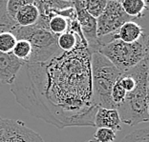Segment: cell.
Instances as JSON below:
<instances>
[{"label":"cell","mask_w":149,"mask_h":142,"mask_svg":"<svg viewBox=\"0 0 149 142\" xmlns=\"http://www.w3.org/2000/svg\"><path fill=\"white\" fill-rule=\"evenodd\" d=\"M136 20L137 19H134L125 22L116 33H113L114 36L126 43L138 41L143 35L148 33V31L146 27L139 24L138 22H136Z\"/></svg>","instance_id":"8fae6325"},{"label":"cell","mask_w":149,"mask_h":142,"mask_svg":"<svg viewBox=\"0 0 149 142\" xmlns=\"http://www.w3.org/2000/svg\"><path fill=\"white\" fill-rule=\"evenodd\" d=\"M16 39H24L32 45V55L28 63L45 62L57 53L62 52L57 46V35L50 32L49 29L37 24L21 27L16 24L10 30Z\"/></svg>","instance_id":"5b68a950"},{"label":"cell","mask_w":149,"mask_h":142,"mask_svg":"<svg viewBox=\"0 0 149 142\" xmlns=\"http://www.w3.org/2000/svg\"><path fill=\"white\" fill-rule=\"evenodd\" d=\"M48 27L51 33L54 35H59L68 31L69 20L62 17L60 15H57L56 13L51 12L48 16Z\"/></svg>","instance_id":"9a60e30c"},{"label":"cell","mask_w":149,"mask_h":142,"mask_svg":"<svg viewBox=\"0 0 149 142\" xmlns=\"http://www.w3.org/2000/svg\"><path fill=\"white\" fill-rule=\"evenodd\" d=\"M51 12L62 16V17L68 19L69 21L77 20V12H76V10L74 8V6H71L69 8L62 9V10H56V11H52Z\"/></svg>","instance_id":"d4e9b609"},{"label":"cell","mask_w":149,"mask_h":142,"mask_svg":"<svg viewBox=\"0 0 149 142\" xmlns=\"http://www.w3.org/2000/svg\"><path fill=\"white\" fill-rule=\"evenodd\" d=\"M123 11L120 1L107 0L103 12L97 18V35L101 39L116 33L125 22L134 20Z\"/></svg>","instance_id":"8992f818"},{"label":"cell","mask_w":149,"mask_h":142,"mask_svg":"<svg viewBox=\"0 0 149 142\" xmlns=\"http://www.w3.org/2000/svg\"><path fill=\"white\" fill-rule=\"evenodd\" d=\"M120 142H149V130L147 127L137 129L127 136H125Z\"/></svg>","instance_id":"ffe728a7"},{"label":"cell","mask_w":149,"mask_h":142,"mask_svg":"<svg viewBox=\"0 0 149 142\" xmlns=\"http://www.w3.org/2000/svg\"><path fill=\"white\" fill-rule=\"evenodd\" d=\"M85 142H97V141H96V140H88V141H85Z\"/></svg>","instance_id":"4316f807"},{"label":"cell","mask_w":149,"mask_h":142,"mask_svg":"<svg viewBox=\"0 0 149 142\" xmlns=\"http://www.w3.org/2000/svg\"><path fill=\"white\" fill-rule=\"evenodd\" d=\"M39 18L38 10L33 4L25 5L20 8L15 16V21L18 26L28 27L33 26Z\"/></svg>","instance_id":"7c38bea8"},{"label":"cell","mask_w":149,"mask_h":142,"mask_svg":"<svg viewBox=\"0 0 149 142\" xmlns=\"http://www.w3.org/2000/svg\"><path fill=\"white\" fill-rule=\"evenodd\" d=\"M92 52L79 39L71 52H60L45 62L24 63L11 92L33 116L59 129L94 127L97 107L93 102Z\"/></svg>","instance_id":"6da1fadb"},{"label":"cell","mask_w":149,"mask_h":142,"mask_svg":"<svg viewBox=\"0 0 149 142\" xmlns=\"http://www.w3.org/2000/svg\"><path fill=\"white\" fill-rule=\"evenodd\" d=\"M116 138V132L108 128H97L94 134V140L97 142H114Z\"/></svg>","instance_id":"603a6c76"},{"label":"cell","mask_w":149,"mask_h":142,"mask_svg":"<svg viewBox=\"0 0 149 142\" xmlns=\"http://www.w3.org/2000/svg\"><path fill=\"white\" fill-rule=\"evenodd\" d=\"M81 1H84V0H81Z\"/></svg>","instance_id":"f546056e"},{"label":"cell","mask_w":149,"mask_h":142,"mask_svg":"<svg viewBox=\"0 0 149 142\" xmlns=\"http://www.w3.org/2000/svg\"><path fill=\"white\" fill-rule=\"evenodd\" d=\"M73 6L77 12V21L80 26L84 38L88 43V47L92 53L97 52L100 45L97 35V19L86 12L83 1L81 0H74Z\"/></svg>","instance_id":"ba28073f"},{"label":"cell","mask_w":149,"mask_h":142,"mask_svg":"<svg viewBox=\"0 0 149 142\" xmlns=\"http://www.w3.org/2000/svg\"><path fill=\"white\" fill-rule=\"evenodd\" d=\"M121 120L116 109H106L99 107L94 116V127L108 128L115 132L121 131Z\"/></svg>","instance_id":"30bf717a"},{"label":"cell","mask_w":149,"mask_h":142,"mask_svg":"<svg viewBox=\"0 0 149 142\" xmlns=\"http://www.w3.org/2000/svg\"><path fill=\"white\" fill-rule=\"evenodd\" d=\"M125 96H126V92H125L123 89V87L120 85L118 81H117V82L114 84V86L112 88V91H111V99L117 108L124 101Z\"/></svg>","instance_id":"cb8c5ba5"},{"label":"cell","mask_w":149,"mask_h":142,"mask_svg":"<svg viewBox=\"0 0 149 142\" xmlns=\"http://www.w3.org/2000/svg\"><path fill=\"white\" fill-rule=\"evenodd\" d=\"M106 42L100 41L97 52L103 55L121 73L134 68L149 55L148 33L133 43H126L114 36Z\"/></svg>","instance_id":"3957f363"},{"label":"cell","mask_w":149,"mask_h":142,"mask_svg":"<svg viewBox=\"0 0 149 142\" xmlns=\"http://www.w3.org/2000/svg\"><path fill=\"white\" fill-rule=\"evenodd\" d=\"M16 41L17 39L12 32L0 29V52L5 53H12Z\"/></svg>","instance_id":"ac0fdd59"},{"label":"cell","mask_w":149,"mask_h":142,"mask_svg":"<svg viewBox=\"0 0 149 142\" xmlns=\"http://www.w3.org/2000/svg\"><path fill=\"white\" fill-rule=\"evenodd\" d=\"M106 4L107 0H84L83 1L84 9L96 19L103 12Z\"/></svg>","instance_id":"d6986e66"},{"label":"cell","mask_w":149,"mask_h":142,"mask_svg":"<svg viewBox=\"0 0 149 142\" xmlns=\"http://www.w3.org/2000/svg\"><path fill=\"white\" fill-rule=\"evenodd\" d=\"M91 73L94 104L97 108L117 110L111 99V91L123 73L97 51L91 55Z\"/></svg>","instance_id":"277c9868"},{"label":"cell","mask_w":149,"mask_h":142,"mask_svg":"<svg viewBox=\"0 0 149 142\" xmlns=\"http://www.w3.org/2000/svg\"><path fill=\"white\" fill-rule=\"evenodd\" d=\"M112 1H120V2L121 0H112Z\"/></svg>","instance_id":"83f0119b"},{"label":"cell","mask_w":149,"mask_h":142,"mask_svg":"<svg viewBox=\"0 0 149 142\" xmlns=\"http://www.w3.org/2000/svg\"><path fill=\"white\" fill-rule=\"evenodd\" d=\"M148 60L149 57L128 70L136 78L137 86L133 91L126 93L124 101L117 108L121 123L129 126H135L149 120Z\"/></svg>","instance_id":"7a4b0ae2"},{"label":"cell","mask_w":149,"mask_h":142,"mask_svg":"<svg viewBox=\"0 0 149 142\" xmlns=\"http://www.w3.org/2000/svg\"><path fill=\"white\" fill-rule=\"evenodd\" d=\"M79 38L80 37L77 36L76 33L67 31L66 33L57 35V46L62 52H71L77 47Z\"/></svg>","instance_id":"2e32d148"},{"label":"cell","mask_w":149,"mask_h":142,"mask_svg":"<svg viewBox=\"0 0 149 142\" xmlns=\"http://www.w3.org/2000/svg\"><path fill=\"white\" fill-rule=\"evenodd\" d=\"M32 52V45L29 41L24 39H18L13 47L12 53L15 57H17L19 60H21L24 63H28L31 58Z\"/></svg>","instance_id":"e0dca14e"},{"label":"cell","mask_w":149,"mask_h":142,"mask_svg":"<svg viewBox=\"0 0 149 142\" xmlns=\"http://www.w3.org/2000/svg\"><path fill=\"white\" fill-rule=\"evenodd\" d=\"M62 1H66V2H74V0H62Z\"/></svg>","instance_id":"484cf974"},{"label":"cell","mask_w":149,"mask_h":142,"mask_svg":"<svg viewBox=\"0 0 149 142\" xmlns=\"http://www.w3.org/2000/svg\"><path fill=\"white\" fill-rule=\"evenodd\" d=\"M121 7L126 15L136 19L146 16L148 6L143 0H121Z\"/></svg>","instance_id":"5bb4252c"},{"label":"cell","mask_w":149,"mask_h":142,"mask_svg":"<svg viewBox=\"0 0 149 142\" xmlns=\"http://www.w3.org/2000/svg\"><path fill=\"white\" fill-rule=\"evenodd\" d=\"M30 4H33V0H7V15H8V16L13 21H15V16L18 10L22 6Z\"/></svg>","instance_id":"44dd1931"},{"label":"cell","mask_w":149,"mask_h":142,"mask_svg":"<svg viewBox=\"0 0 149 142\" xmlns=\"http://www.w3.org/2000/svg\"><path fill=\"white\" fill-rule=\"evenodd\" d=\"M0 139L3 142H44L41 136L24 122L0 117Z\"/></svg>","instance_id":"52a82bcc"},{"label":"cell","mask_w":149,"mask_h":142,"mask_svg":"<svg viewBox=\"0 0 149 142\" xmlns=\"http://www.w3.org/2000/svg\"><path fill=\"white\" fill-rule=\"evenodd\" d=\"M23 64L24 62L19 60L12 53L0 52V82L12 85Z\"/></svg>","instance_id":"9c48e42d"},{"label":"cell","mask_w":149,"mask_h":142,"mask_svg":"<svg viewBox=\"0 0 149 142\" xmlns=\"http://www.w3.org/2000/svg\"><path fill=\"white\" fill-rule=\"evenodd\" d=\"M33 5L38 10L40 16H49L52 11L69 8L73 6V2L62 0H33Z\"/></svg>","instance_id":"4fadbf2b"},{"label":"cell","mask_w":149,"mask_h":142,"mask_svg":"<svg viewBox=\"0 0 149 142\" xmlns=\"http://www.w3.org/2000/svg\"><path fill=\"white\" fill-rule=\"evenodd\" d=\"M7 0H0V29L10 31L13 27L16 25L15 21H13L7 15Z\"/></svg>","instance_id":"7402d4cb"},{"label":"cell","mask_w":149,"mask_h":142,"mask_svg":"<svg viewBox=\"0 0 149 142\" xmlns=\"http://www.w3.org/2000/svg\"><path fill=\"white\" fill-rule=\"evenodd\" d=\"M0 142H3V141H2V140H1V139H0Z\"/></svg>","instance_id":"f1b7e54d"}]
</instances>
